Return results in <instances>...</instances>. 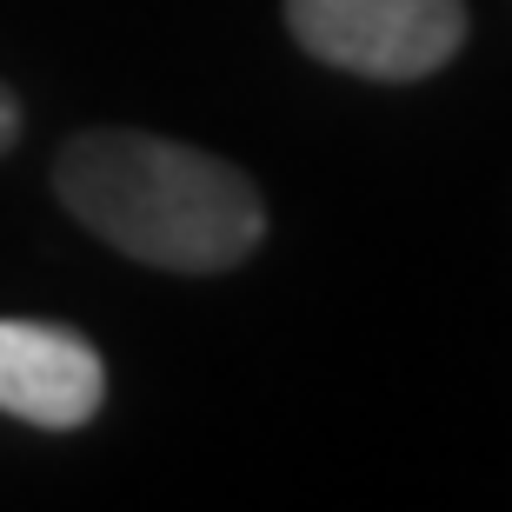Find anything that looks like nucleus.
I'll return each mask as SVG.
<instances>
[{
    "label": "nucleus",
    "mask_w": 512,
    "mask_h": 512,
    "mask_svg": "<svg viewBox=\"0 0 512 512\" xmlns=\"http://www.w3.org/2000/svg\"><path fill=\"white\" fill-rule=\"evenodd\" d=\"M54 193L94 240L167 273H220L247 260L266 233V207L247 173L160 133L94 127L67 140L54 160Z\"/></svg>",
    "instance_id": "1"
},
{
    "label": "nucleus",
    "mask_w": 512,
    "mask_h": 512,
    "mask_svg": "<svg viewBox=\"0 0 512 512\" xmlns=\"http://www.w3.org/2000/svg\"><path fill=\"white\" fill-rule=\"evenodd\" d=\"M286 27L313 60L366 80H426L466 40V0H286Z\"/></svg>",
    "instance_id": "2"
},
{
    "label": "nucleus",
    "mask_w": 512,
    "mask_h": 512,
    "mask_svg": "<svg viewBox=\"0 0 512 512\" xmlns=\"http://www.w3.org/2000/svg\"><path fill=\"white\" fill-rule=\"evenodd\" d=\"M107 399V366L74 326L54 320H0V413L74 433Z\"/></svg>",
    "instance_id": "3"
},
{
    "label": "nucleus",
    "mask_w": 512,
    "mask_h": 512,
    "mask_svg": "<svg viewBox=\"0 0 512 512\" xmlns=\"http://www.w3.org/2000/svg\"><path fill=\"white\" fill-rule=\"evenodd\" d=\"M14 140H20V100L7 94V87H0V153L14 147Z\"/></svg>",
    "instance_id": "4"
}]
</instances>
